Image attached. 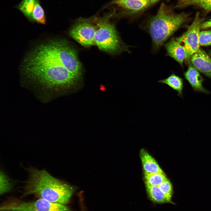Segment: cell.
I'll return each mask as SVG.
<instances>
[{
  "mask_svg": "<svg viewBox=\"0 0 211 211\" xmlns=\"http://www.w3.org/2000/svg\"><path fill=\"white\" fill-rule=\"evenodd\" d=\"M0 211H70L65 205L38 198L32 201L11 202L1 206Z\"/></svg>",
  "mask_w": 211,
  "mask_h": 211,
  "instance_id": "obj_5",
  "label": "cell"
},
{
  "mask_svg": "<svg viewBox=\"0 0 211 211\" xmlns=\"http://www.w3.org/2000/svg\"><path fill=\"white\" fill-rule=\"evenodd\" d=\"M158 83L167 85L176 91L178 95L183 97V90L184 86L183 79L174 73L167 78L159 81Z\"/></svg>",
  "mask_w": 211,
  "mask_h": 211,
  "instance_id": "obj_13",
  "label": "cell"
},
{
  "mask_svg": "<svg viewBox=\"0 0 211 211\" xmlns=\"http://www.w3.org/2000/svg\"><path fill=\"white\" fill-rule=\"evenodd\" d=\"M146 190L150 199L158 203H169L172 204L158 186L146 183Z\"/></svg>",
  "mask_w": 211,
  "mask_h": 211,
  "instance_id": "obj_14",
  "label": "cell"
},
{
  "mask_svg": "<svg viewBox=\"0 0 211 211\" xmlns=\"http://www.w3.org/2000/svg\"><path fill=\"white\" fill-rule=\"evenodd\" d=\"M200 45L207 46L211 45V29L200 31L199 34Z\"/></svg>",
  "mask_w": 211,
  "mask_h": 211,
  "instance_id": "obj_21",
  "label": "cell"
},
{
  "mask_svg": "<svg viewBox=\"0 0 211 211\" xmlns=\"http://www.w3.org/2000/svg\"><path fill=\"white\" fill-rule=\"evenodd\" d=\"M209 54L211 56V50L209 51Z\"/></svg>",
  "mask_w": 211,
  "mask_h": 211,
  "instance_id": "obj_24",
  "label": "cell"
},
{
  "mask_svg": "<svg viewBox=\"0 0 211 211\" xmlns=\"http://www.w3.org/2000/svg\"><path fill=\"white\" fill-rule=\"evenodd\" d=\"M211 28V18L206 21H203L200 24V28L206 29Z\"/></svg>",
  "mask_w": 211,
  "mask_h": 211,
  "instance_id": "obj_22",
  "label": "cell"
},
{
  "mask_svg": "<svg viewBox=\"0 0 211 211\" xmlns=\"http://www.w3.org/2000/svg\"><path fill=\"white\" fill-rule=\"evenodd\" d=\"M96 21L95 43L100 49L112 54L123 51L130 52L129 46L123 42L115 25L108 17Z\"/></svg>",
  "mask_w": 211,
  "mask_h": 211,
  "instance_id": "obj_3",
  "label": "cell"
},
{
  "mask_svg": "<svg viewBox=\"0 0 211 211\" xmlns=\"http://www.w3.org/2000/svg\"><path fill=\"white\" fill-rule=\"evenodd\" d=\"M158 186L172 204H174L171 200L173 193V188L169 181L167 179L162 182Z\"/></svg>",
  "mask_w": 211,
  "mask_h": 211,
  "instance_id": "obj_19",
  "label": "cell"
},
{
  "mask_svg": "<svg viewBox=\"0 0 211 211\" xmlns=\"http://www.w3.org/2000/svg\"><path fill=\"white\" fill-rule=\"evenodd\" d=\"M140 156L145 172L164 173L155 159L144 149L141 150Z\"/></svg>",
  "mask_w": 211,
  "mask_h": 211,
  "instance_id": "obj_12",
  "label": "cell"
},
{
  "mask_svg": "<svg viewBox=\"0 0 211 211\" xmlns=\"http://www.w3.org/2000/svg\"><path fill=\"white\" fill-rule=\"evenodd\" d=\"M160 0H151L149 3V6L155 4L156 2Z\"/></svg>",
  "mask_w": 211,
  "mask_h": 211,
  "instance_id": "obj_23",
  "label": "cell"
},
{
  "mask_svg": "<svg viewBox=\"0 0 211 211\" xmlns=\"http://www.w3.org/2000/svg\"><path fill=\"white\" fill-rule=\"evenodd\" d=\"M38 0H22L16 8L31 21L32 13Z\"/></svg>",
  "mask_w": 211,
  "mask_h": 211,
  "instance_id": "obj_16",
  "label": "cell"
},
{
  "mask_svg": "<svg viewBox=\"0 0 211 211\" xmlns=\"http://www.w3.org/2000/svg\"><path fill=\"white\" fill-rule=\"evenodd\" d=\"M190 60L196 69L211 79V59L205 51L200 48L191 56Z\"/></svg>",
  "mask_w": 211,
  "mask_h": 211,
  "instance_id": "obj_8",
  "label": "cell"
},
{
  "mask_svg": "<svg viewBox=\"0 0 211 211\" xmlns=\"http://www.w3.org/2000/svg\"><path fill=\"white\" fill-rule=\"evenodd\" d=\"M188 17L184 13H174L165 4L161 3L156 13L151 18L147 25L154 49H159L186 22Z\"/></svg>",
  "mask_w": 211,
  "mask_h": 211,
  "instance_id": "obj_2",
  "label": "cell"
},
{
  "mask_svg": "<svg viewBox=\"0 0 211 211\" xmlns=\"http://www.w3.org/2000/svg\"><path fill=\"white\" fill-rule=\"evenodd\" d=\"M96 25L88 19H79L71 29L70 36L85 47L95 45L94 37Z\"/></svg>",
  "mask_w": 211,
  "mask_h": 211,
  "instance_id": "obj_7",
  "label": "cell"
},
{
  "mask_svg": "<svg viewBox=\"0 0 211 211\" xmlns=\"http://www.w3.org/2000/svg\"><path fill=\"white\" fill-rule=\"evenodd\" d=\"M12 185L9 179L1 171L0 173V194L1 195L5 194L11 189Z\"/></svg>",
  "mask_w": 211,
  "mask_h": 211,
  "instance_id": "obj_20",
  "label": "cell"
},
{
  "mask_svg": "<svg viewBox=\"0 0 211 211\" xmlns=\"http://www.w3.org/2000/svg\"><path fill=\"white\" fill-rule=\"evenodd\" d=\"M31 21L45 24L46 22L45 12L44 9L38 0L33 12Z\"/></svg>",
  "mask_w": 211,
  "mask_h": 211,
  "instance_id": "obj_18",
  "label": "cell"
},
{
  "mask_svg": "<svg viewBox=\"0 0 211 211\" xmlns=\"http://www.w3.org/2000/svg\"><path fill=\"white\" fill-rule=\"evenodd\" d=\"M150 0H114L113 3L128 13H133L149 7Z\"/></svg>",
  "mask_w": 211,
  "mask_h": 211,
  "instance_id": "obj_11",
  "label": "cell"
},
{
  "mask_svg": "<svg viewBox=\"0 0 211 211\" xmlns=\"http://www.w3.org/2000/svg\"><path fill=\"white\" fill-rule=\"evenodd\" d=\"M184 76L194 91L206 94L209 93V91L203 85V78L199 71L191 63L189 64L187 70L184 73Z\"/></svg>",
  "mask_w": 211,
  "mask_h": 211,
  "instance_id": "obj_10",
  "label": "cell"
},
{
  "mask_svg": "<svg viewBox=\"0 0 211 211\" xmlns=\"http://www.w3.org/2000/svg\"><path fill=\"white\" fill-rule=\"evenodd\" d=\"M204 18L200 17L199 12H196L191 25L188 30L176 40L186 50L189 60L191 56L200 48L199 36L200 25Z\"/></svg>",
  "mask_w": 211,
  "mask_h": 211,
  "instance_id": "obj_6",
  "label": "cell"
},
{
  "mask_svg": "<svg viewBox=\"0 0 211 211\" xmlns=\"http://www.w3.org/2000/svg\"><path fill=\"white\" fill-rule=\"evenodd\" d=\"M145 183L154 186H158L167 179L164 173L144 172Z\"/></svg>",
  "mask_w": 211,
  "mask_h": 211,
  "instance_id": "obj_17",
  "label": "cell"
},
{
  "mask_svg": "<svg viewBox=\"0 0 211 211\" xmlns=\"http://www.w3.org/2000/svg\"><path fill=\"white\" fill-rule=\"evenodd\" d=\"M167 55L175 59L182 66L184 61L189 62L187 53L183 47L176 40L172 38L164 45Z\"/></svg>",
  "mask_w": 211,
  "mask_h": 211,
  "instance_id": "obj_9",
  "label": "cell"
},
{
  "mask_svg": "<svg viewBox=\"0 0 211 211\" xmlns=\"http://www.w3.org/2000/svg\"><path fill=\"white\" fill-rule=\"evenodd\" d=\"M23 188V195H33L51 202L65 205L74 192L71 186L54 177L45 170L31 168Z\"/></svg>",
  "mask_w": 211,
  "mask_h": 211,
  "instance_id": "obj_1",
  "label": "cell"
},
{
  "mask_svg": "<svg viewBox=\"0 0 211 211\" xmlns=\"http://www.w3.org/2000/svg\"><path fill=\"white\" fill-rule=\"evenodd\" d=\"M57 53L65 67L79 80L81 77L82 68L75 50L65 40H53Z\"/></svg>",
  "mask_w": 211,
  "mask_h": 211,
  "instance_id": "obj_4",
  "label": "cell"
},
{
  "mask_svg": "<svg viewBox=\"0 0 211 211\" xmlns=\"http://www.w3.org/2000/svg\"><path fill=\"white\" fill-rule=\"evenodd\" d=\"M190 6H198L208 13L211 11V0H179L176 7L183 8Z\"/></svg>",
  "mask_w": 211,
  "mask_h": 211,
  "instance_id": "obj_15",
  "label": "cell"
}]
</instances>
